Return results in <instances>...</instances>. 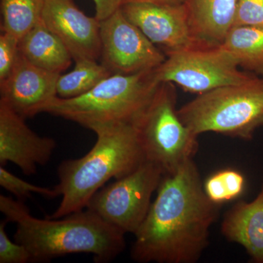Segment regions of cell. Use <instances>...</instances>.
<instances>
[{
  "label": "cell",
  "instance_id": "d6986e66",
  "mask_svg": "<svg viewBox=\"0 0 263 263\" xmlns=\"http://www.w3.org/2000/svg\"><path fill=\"white\" fill-rule=\"evenodd\" d=\"M2 32L21 39L41 20L46 0H1Z\"/></svg>",
  "mask_w": 263,
  "mask_h": 263
},
{
  "label": "cell",
  "instance_id": "e0dca14e",
  "mask_svg": "<svg viewBox=\"0 0 263 263\" xmlns=\"http://www.w3.org/2000/svg\"><path fill=\"white\" fill-rule=\"evenodd\" d=\"M220 46L240 67L263 78V27H233Z\"/></svg>",
  "mask_w": 263,
  "mask_h": 263
},
{
  "label": "cell",
  "instance_id": "5bb4252c",
  "mask_svg": "<svg viewBox=\"0 0 263 263\" xmlns=\"http://www.w3.org/2000/svg\"><path fill=\"white\" fill-rule=\"evenodd\" d=\"M221 233L243 247L252 262L263 263V184L254 200H239L226 213Z\"/></svg>",
  "mask_w": 263,
  "mask_h": 263
},
{
  "label": "cell",
  "instance_id": "7a4b0ae2",
  "mask_svg": "<svg viewBox=\"0 0 263 263\" xmlns=\"http://www.w3.org/2000/svg\"><path fill=\"white\" fill-rule=\"evenodd\" d=\"M0 211L16 223L15 240L24 245L32 262H45L76 253L92 254L95 262L114 260L126 247L124 233L89 209L58 219H41L12 197L0 195Z\"/></svg>",
  "mask_w": 263,
  "mask_h": 263
},
{
  "label": "cell",
  "instance_id": "6da1fadb",
  "mask_svg": "<svg viewBox=\"0 0 263 263\" xmlns=\"http://www.w3.org/2000/svg\"><path fill=\"white\" fill-rule=\"evenodd\" d=\"M157 192L135 234L132 258L141 263L197 262L209 245L221 205L207 197L193 159L164 175Z\"/></svg>",
  "mask_w": 263,
  "mask_h": 263
},
{
  "label": "cell",
  "instance_id": "3957f363",
  "mask_svg": "<svg viewBox=\"0 0 263 263\" xmlns=\"http://www.w3.org/2000/svg\"><path fill=\"white\" fill-rule=\"evenodd\" d=\"M96 143L81 158L63 161L54 186L62 196L49 219H58L86 209L90 199L111 179H119L146 161L134 124H110L91 129Z\"/></svg>",
  "mask_w": 263,
  "mask_h": 263
},
{
  "label": "cell",
  "instance_id": "8fae6325",
  "mask_svg": "<svg viewBox=\"0 0 263 263\" xmlns=\"http://www.w3.org/2000/svg\"><path fill=\"white\" fill-rule=\"evenodd\" d=\"M42 20L65 45L74 61L100 59V22L85 14L72 0H46Z\"/></svg>",
  "mask_w": 263,
  "mask_h": 263
},
{
  "label": "cell",
  "instance_id": "ba28073f",
  "mask_svg": "<svg viewBox=\"0 0 263 263\" xmlns=\"http://www.w3.org/2000/svg\"><path fill=\"white\" fill-rule=\"evenodd\" d=\"M233 57L221 46H200L174 52L155 70L159 83L178 85L200 95L229 85L239 84L256 76L243 72Z\"/></svg>",
  "mask_w": 263,
  "mask_h": 263
},
{
  "label": "cell",
  "instance_id": "ffe728a7",
  "mask_svg": "<svg viewBox=\"0 0 263 263\" xmlns=\"http://www.w3.org/2000/svg\"><path fill=\"white\" fill-rule=\"evenodd\" d=\"M245 186L243 175L233 169L214 173L203 183L207 197L219 205L238 198L245 192Z\"/></svg>",
  "mask_w": 263,
  "mask_h": 263
},
{
  "label": "cell",
  "instance_id": "30bf717a",
  "mask_svg": "<svg viewBox=\"0 0 263 263\" xmlns=\"http://www.w3.org/2000/svg\"><path fill=\"white\" fill-rule=\"evenodd\" d=\"M123 14L167 56L174 52L202 46L194 36L184 4L158 5L127 3Z\"/></svg>",
  "mask_w": 263,
  "mask_h": 263
},
{
  "label": "cell",
  "instance_id": "5b68a950",
  "mask_svg": "<svg viewBox=\"0 0 263 263\" xmlns=\"http://www.w3.org/2000/svg\"><path fill=\"white\" fill-rule=\"evenodd\" d=\"M194 134L216 133L249 141L263 127V78L207 91L178 110Z\"/></svg>",
  "mask_w": 263,
  "mask_h": 263
},
{
  "label": "cell",
  "instance_id": "7402d4cb",
  "mask_svg": "<svg viewBox=\"0 0 263 263\" xmlns=\"http://www.w3.org/2000/svg\"><path fill=\"white\" fill-rule=\"evenodd\" d=\"M9 221L5 219L0 223V263L32 262V256L24 245L12 241L5 231Z\"/></svg>",
  "mask_w": 263,
  "mask_h": 263
},
{
  "label": "cell",
  "instance_id": "9a60e30c",
  "mask_svg": "<svg viewBox=\"0 0 263 263\" xmlns=\"http://www.w3.org/2000/svg\"><path fill=\"white\" fill-rule=\"evenodd\" d=\"M238 0H186L197 41L205 47L220 46L234 23Z\"/></svg>",
  "mask_w": 263,
  "mask_h": 263
},
{
  "label": "cell",
  "instance_id": "277c9868",
  "mask_svg": "<svg viewBox=\"0 0 263 263\" xmlns=\"http://www.w3.org/2000/svg\"><path fill=\"white\" fill-rule=\"evenodd\" d=\"M160 83L155 70L114 73L86 94L73 98L56 96L40 110L92 129L99 126L135 122L150 103Z\"/></svg>",
  "mask_w": 263,
  "mask_h": 263
},
{
  "label": "cell",
  "instance_id": "44dd1931",
  "mask_svg": "<svg viewBox=\"0 0 263 263\" xmlns=\"http://www.w3.org/2000/svg\"><path fill=\"white\" fill-rule=\"evenodd\" d=\"M0 185L7 191L18 197L19 200L27 198L33 193L40 194L49 198L59 197V194L54 188L42 187L27 182L11 174L2 165L0 167Z\"/></svg>",
  "mask_w": 263,
  "mask_h": 263
},
{
  "label": "cell",
  "instance_id": "cb8c5ba5",
  "mask_svg": "<svg viewBox=\"0 0 263 263\" xmlns=\"http://www.w3.org/2000/svg\"><path fill=\"white\" fill-rule=\"evenodd\" d=\"M263 27V0H238L233 27Z\"/></svg>",
  "mask_w": 263,
  "mask_h": 263
},
{
  "label": "cell",
  "instance_id": "52a82bcc",
  "mask_svg": "<svg viewBox=\"0 0 263 263\" xmlns=\"http://www.w3.org/2000/svg\"><path fill=\"white\" fill-rule=\"evenodd\" d=\"M164 175L160 166L146 160L130 174L98 190L86 209L124 234L135 235L146 219L152 195Z\"/></svg>",
  "mask_w": 263,
  "mask_h": 263
},
{
  "label": "cell",
  "instance_id": "603a6c76",
  "mask_svg": "<svg viewBox=\"0 0 263 263\" xmlns=\"http://www.w3.org/2000/svg\"><path fill=\"white\" fill-rule=\"evenodd\" d=\"M20 55L19 39L8 33L0 35V82L11 73Z\"/></svg>",
  "mask_w": 263,
  "mask_h": 263
},
{
  "label": "cell",
  "instance_id": "7c38bea8",
  "mask_svg": "<svg viewBox=\"0 0 263 263\" xmlns=\"http://www.w3.org/2000/svg\"><path fill=\"white\" fill-rule=\"evenodd\" d=\"M57 147L53 138L41 137L27 125L25 119L0 102V164L12 162L25 175L51 160Z\"/></svg>",
  "mask_w": 263,
  "mask_h": 263
},
{
  "label": "cell",
  "instance_id": "484cf974",
  "mask_svg": "<svg viewBox=\"0 0 263 263\" xmlns=\"http://www.w3.org/2000/svg\"><path fill=\"white\" fill-rule=\"evenodd\" d=\"M186 0H122V5L127 3H148L158 5H179L184 4Z\"/></svg>",
  "mask_w": 263,
  "mask_h": 263
},
{
  "label": "cell",
  "instance_id": "d4e9b609",
  "mask_svg": "<svg viewBox=\"0 0 263 263\" xmlns=\"http://www.w3.org/2000/svg\"><path fill=\"white\" fill-rule=\"evenodd\" d=\"M95 5V17L99 21L108 18L119 10L122 0H93Z\"/></svg>",
  "mask_w": 263,
  "mask_h": 263
},
{
  "label": "cell",
  "instance_id": "8992f818",
  "mask_svg": "<svg viewBox=\"0 0 263 263\" xmlns=\"http://www.w3.org/2000/svg\"><path fill=\"white\" fill-rule=\"evenodd\" d=\"M134 125L146 160L160 166L164 175L174 174L198 150V136L180 119L171 83H160Z\"/></svg>",
  "mask_w": 263,
  "mask_h": 263
},
{
  "label": "cell",
  "instance_id": "ac0fdd59",
  "mask_svg": "<svg viewBox=\"0 0 263 263\" xmlns=\"http://www.w3.org/2000/svg\"><path fill=\"white\" fill-rule=\"evenodd\" d=\"M73 70L59 76L57 95L61 98H73L86 94L111 75L110 71L96 60L81 59L76 60Z\"/></svg>",
  "mask_w": 263,
  "mask_h": 263
},
{
  "label": "cell",
  "instance_id": "2e32d148",
  "mask_svg": "<svg viewBox=\"0 0 263 263\" xmlns=\"http://www.w3.org/2000/svg\"><path fill=\"white\" fill-rule=\"evenodd\" d=\"M21 55L43 70L61 74L73 60L65 45L41 20L19 40Z\"/></svg>",
  "mask_w": 263,
  "mask_h": 263
},
{
  "label": "cell",
  "instance_id": "9c48e42d",
  "mask_svg": "<svg viewBox=\"0 0 263 263\" xmlns=\"http://www.w3.org/2000/svg\"><path fill=\"white\" fill-rule=\"evenodd\" d=\"M100 38L102 64L112 74L155 70L166 60L163 52L126 18L121 8L100 21Z\"/></svg>",
  "mask_w": 263,
  "mask_h": 263
},
{
  "label": "cell",
  "instance_id": "4fadbf2b",
  "mask_svg": "<svg viewBox=\"0 0 263 263\" xmlns=\"http://www.w3.org/2000/svg\"><path fill=\"white\" fill-rule=\"evenodd\" d=\"M60 75L32 65L20 53L11 73L0 82V102L24 119L34 117L57 96Z\"/></svg>",
  "mask_w": 263,
  "mask_h": 263
}]
</instances>
